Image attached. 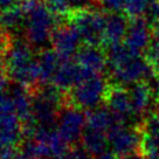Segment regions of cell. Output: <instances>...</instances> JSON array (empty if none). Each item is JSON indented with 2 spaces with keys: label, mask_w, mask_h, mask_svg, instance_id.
I'll return each instance as SVG.
<instances>
[{
  "label": "cell",
  "mask_w": 159,
  "mask_h": 159,
  "mask_svg": "<svg viewBox=\"0 0 159 159\" xmlns=\"http://www.w3.org/2000/svg\"><path fill=\"white\" fill-rule=\"evenodd\" d=\"M111 77L122 85H132L149 79L152 66L143 59L139 53L131 50L125 45L111 46L107 56Z\"/></svg>",
  "instance_id": "obj_1"
},
{
  "label": "cell",
  "mask_w": 159,
  "mask_h": 159,
  "mask_svg": "<svg viewBox=\"0 0 159 159\" xmlns=\"http://www.w3.org/2000/svg\"><path fill=\"white\" fill-rule=\"evenodd\" d=\"M26 10V19L22 33L26 41L34 49H45L52 45L57 30V16L46 2L39 0H22Z\"/></svg>",
  "instance_id": "obj_2"
},
{
  "label": "cell",
  "mask_w": 159,
  "mask_h": 159,
  "mask_svg": "<svg viewBox=\"0 0 159 159\" xmlns=\"http://www.w3.org/2000/svg\"><path fill=\"white\" fill-rule=\"evenodd\" d=\"M5 70L8 79L28 88L40 82L39 61L34 48L24 40L11 41L5 55Z\"/></svg>",
  "instance_id": "obj_3"
},
{
  "label": "cell",
  "mask_w": 159,
  "mask_h": 159,
  "mask_svg": "<svg viewBox=\"0 0 159 159\" xmlns=\"http://www.w3.org/2000/svg\"><path fill=\"white\" fill-rule=\"evenodd\" d=\"M109 90V85L101 74L85 75L68 91V101L82 110H94L107 99Z\"/></svg>",
  "instance_id": "obj_4"
},
{
  "label": "cell",
  "mask_w": 159,
  "mask_h": 159,
  "mask_svg": "<svg viewBox=\"0 0 159 159\" xmlns=\"http://www.w3.org/2000/svg\"><path fill=\"white\" fill-rule=\"evenodd\" d=\"M105 18L107 15L98 11L87 8L71 14L68 19L85 45L99 46L103 43Z\"/></svg>",
  "instance_id": "obj_5"
},
{
  "label": "cell",
  "mask_w": 159,
  "mask_h": 159,
  "mask_svg": "<svg viewBox=\"0 0 159 159\" xmlns=\"http://www.w3.org/2000/svg\"><path fill=\"white\" fill-rule=\"evenodd\" d=\"M24 138V123L6 97L0 103V150L18 148Z\"/></svg>",
  "instance_id": "obj_6"
},
{
  "label": "cell",
  "mask_w": 159,
  "mask_h": 159,
  "mask_svg": "<svg viewBox=\"0 0 159 159\" xmlns=\"http://www.w3.org/2000/svg\"><path fill=\"white\" fill-rule=\"evenodd\" d=\"M85 126L87 118L82 109L74 105H69L63 107L60 110L56 129L68 145L76 144L80 139H82Z\"/></svg>",
  "instance_id": "obj_7"
},
{
  "label": "cell",
  "mask_w": 159,
  "mask_h": 159,
  "mask_svg": "<svg viewBox=\"0 0 159 159\" xmlns=\"http://www.w3.org/2000/svg\"><path fill=\"white\" fill-rule=\"evenodd\" d=\"M108 139L112 153L119 156L137 152L142 144V134L139 131L125 123H119L110 130Z\"/></svg>",
  "instance_id": "obj_8"
},
{
  "label": "cell",
  "mask_w": 159,
  "mask_h": 159,
  "mask_svg": "<svg viewBox=\"0 0 159 159\" xmlns=\"http://www.w3.org/2000/svg\"><path fill=\"white\" fill-rule=\"evenodd\" d=\"M81 36L70 24L59 26L52 40L53 49L60 55L62 60H71L75 57V55L81 48Z\"/></svg>",
  "instance_id": "obj_9"
},
{
  "label": "cell",
  "mask_w": 159,
  "mask_h": 159,
  "mask_svg": "<svg viewBox=\"0 0 159 159\" xmlns=\"http://www.w3.org/2000/svg\"><path fill=\"white\" fill-rule=\"evenodd\" d=\"M151 33L148 21L142 18H134L129 22L128 30L124 38V45L136 53L148 49L151 40Z\"/></svg>",
  "instance_id": "obj_10"
},
{
  "label": "cell",
  "mask_w": 159,
  "mask_h": 159,
  "mask_svg": "<svg viewBox=\"0 0 159 159\" xmlns=\"http://www.w3.org/2000/svg\"><path fill=\"white\" fill-rule=\"evenodd\" d=\"M85 75L89 74H87L75 60H62L50 84H54L62 91H69Z\"/></svg>",
  "instance_id": "obj_11"
},
{
  "label": "cell",
  "mask_w": 159,
  "mask_h": 159,
  "mask_svg": "<svg viewBox=\"0 0 159 159\" xmlns=\"http://www.w3.org/2000/svg\"><path fill=\"white\" fill-rule=\"evenodd\" d=\"M75 61L87 74H101L108 66L107 56L98 46L85 45L75 55Z\"/></svg>",
  "instance_id": "obj_12"
},
{
  "label": "cell",
  "mask_w": 159,
  "mask_h": 159,
  "mask_svg": "<svg viewBox=\"0 0 159 159\" xmlns=\"http://www.w3.org/2000/svg\"><path fill=\"white\" fill-rule=\"evenodd\" d=\"M107 102L108 108L112 111V114L118 118L120 123H125V120L136 117L130 101L129 90H125L123 88H115L109 90Z\"/></svg>",
  "instance_id": "obj_13"
},
{
  "label": "cell",
  "mask_w": 159,
  "mask_h": 159,
  "mask_svg": "<svg viewBox=\"0 0 159 159\" xmlns=\"http://www.w3.org/2000/svg\"><path fill=\"white\" fill-rule=\"evenodd\" d=\"M128 26L129 24L126 19L119 13H111L107 15L103 43L108 45L109 47L120 43V41L125 38Z\"/></svg>",
  "instance_id": "obj_14"
},
{
  "label": "cell",
  "mask_w": 159,
  "mask_h": 159,
  "mask_svg": "<svg viewBox=\"0 0 159 159\" xmlns=\"http://www.w3.org/2000/svg\"><path fill=\"white\" fill-rule=\"evenodd\" d=\"M26 10L24 4H15L0 11V25L8 34H18L24 30Z\"/></svg>",
  "instance_id": "obj_15"
},
{
  "label": "cell",
  "mask_w": 159,
  "mask_h": 159,
  "mask_svg": "<svg viewBox=\"0 0 159 159\" xmlns=\"http://www.w3.org/2000/svg\"><path fill=\"white\" fill-rule=\"evenodd\" d=\"M39 61L40 83L50 84L57 68L60 67L62 59L54 49H41V53L38 55Z\"/></svg>",
  "instance_id": "obj_16"
},
{
  "label": "cell",
  "mask_w": 159,
  "mask_h": 159,
  "mask_svg": "<svg viewBox=\"0 0 159 159\" xmlns=\"http://www.w3.org/2000/svg\"><path fill=\"white\" fill-rule=\"evenodd\" d=\"M129 95L134 116L145 114L153 102L152 87L142 82L131 85L129 89Z\"/></svg>",
  "instance_id": "obj_17"
},
{
  "label": "cell",
  "mask_w": 159,
  "mask_h": 159,
  "mask_svg": "<svg viewBox=\"0 0 159 159\" xmlns=\"http://www.w3.org/2000/svg\"><path fill=\"white\" fill-rule=\"evenodd\" d=\"M120 122L109 108H96L87 117V128L109 134L110 130Z\"/></svg>",
  "instance_id": "obj_18"
},
{
  "label": "cell",
  "mask_w": 159,
  "mask_h": 159,
  "mask_svg": "<svg viewBox=\"0 0 159 159\" xmlns=\"http://www.w3.org/2000/svg\"><path fill=\"white\" fill-rule=\"evenodd\" d=\"M82 144L93 156L97 157L99 154L107 152V149L109 148L108 134L85 126L82 136Z\"/></svg>",
  "instance_id": "obj_19"
},
{
  "label": "cell",
  "mask_w": 159,
  "mask_h": 159,
  "mask_svg": "<svg viewBox=\"0 0 159 159\" xmlns=\"http://www.w3.org/2000/svg\"><path fill=\"white\" fill-rule=\"evenodd\" d=\"M45 2L55 14L69 18L76 12L90 8L94 0H45Z\"/></svg>",
  "instance_id": "obj_20"
},
{
  "label": "cell",
  "mask_w": 159,
  "mask_h": 159,
  "mask_svg": "<svg viewBox=\"0 0 159 159\" xmlns=\"http://www.w3.org/2000/svg\"><path fill=\"white\" fill-rule=\"evenodd\" d=\"M148 61L152 68L159 70V22H156L151 33V40L148 47Z\"/></svg>",
  "instance_id": "obj_21"
},
{
  "label": "cell",
  "mask_w": 159,
  "mask_h": 159,
  "mask_svg": "<svg viewBox=\"0 0 159 159\" xmlns=\"http://www.w3.org/2000/svg\"><path fill=\"white\" fill-rule=\"evenodd\" d=\"M153 0H125L124 11L130 16L138 18L142 14H145L149 6Z\"/></svg>",
  "instance_id": "obj_22"
},
{
  "label": "cell",
  "mask_w": 159,
  "mask_h": 159,
  "mask_svg": "<svg viewBox=\"0 0 159 159\" xmlns=\"http://www.w3.org/2000/svg\"><path fill=\"white\" fill-rule=\"evenodd\" d=\"M144 136L159 139V115H151L144 123Z\"/></svg>",
  "instance_id": "obj_23"
},
{
  "label": "cell",
  "mask_w": 159,
  "mask_h": 159,
  "mask_svg": "<svg viewBox=\"0 0 159 159\" xmlns=\"http://www.w3.org/2000/svg\"><path fill=\"white\" fill-rule=\"evenodd\" d=\"M60 159H93V154L82 145L68 149Z\"/></svg>",
  "instance_id": "obj_24"
},
{
  "label": "cell",
  "mask_w": 159,
  "mask_h": 159,
  "mask_svg": "<svg viewBox=\"0 0 159 159\" xmlns=\"http://www.w3.org/2000/svg\"><path fill=\"white\" fill-rule=\"evenodd\" d=\"M98 4L103 10L108 11L110 13H118L124 11L125 0H97Z\"/></svg>",
  "instance_id": "obj_25"
},
{
  "label": "cell",
  "mask_w": 159,
  "mask_h": 159,
  "mask_svg": "<svg viewBox=\"0 0 159 159\" xmlns=\"http://www.w3.org/2000/svg\"><path fill=\"white\" fill-rule=\"evenodd\" d=\"M145 14L148 15L150 21H152L153 24L159 22V2L158 1H152V4L149 6L148 11L145 12Z\"/></svg>",
  "instance_id": "obj_26"
},
{
  "label": "cell",
  "mask_w": 159,
  "mask_h": 159,
  "mask_svg": "<svg viewBox=\"0 0 159 159\" xmlns=\"http://www.w3.org/2000/svg\"><path fill=\"white\" fill-rule=\"evenodd\" d=\"M11 84L8 82V76H5L0 73V103L7 97Z\"/></svg>",
  "instance_id": "obj_27"
},
{
  "label": "cell",
  "mask_w": 159,
  "mask_h": 159,
  "mask_svg": "<svg viewBox=\"0 0 159 159\" xmlns=\"http://www.w3.org/2000/svg\"><path fill=\"white\" fill-rule=\"evenodd\" d=\"M8 38H10V36H8V33L2 28V26L0 25V45H2V46L10 45L11 41Z\"/></svg>",
  "instance_id": "obj_28"
},
{
  "label": "cell",
  "mask_w": 159,
  "mask_h": 159,
  "mask_svg": "<svg viewBox=\"0 0 159 159\" xmlns=\"http://www.w3.org/2000/svg\"><path fill=\"white\" fill-rule=\"evenodd\" d=\"M7 47H8V46L0 45V71L5 69V55H6Z\"/></svg>",
  "instance_id": "obj_29"
},
{
  "label": "cell",
  "mask_w": 159,
  "mask_h": 159,
  "mask_svg": "<svg viewBox=\"0 0 159 159\" xmlns=\"http://www.w3.org/2000/svg\"><path fill=\"white\" fill-rule=\"evenodd\" d=\"M16 4V0H0V11L8 8Z\"/></svg>",
  "instance_id": "obj_30"
},
{
  "label": "cell",
  "mask_w": 159,
  "mask_h": 159,
  "mask_svg": "<svg viewBox=\"0 0 159 159\" xmlns=\"http://www.w3.org/2000/svg\"><path fill=\"white\" fill-rule=\"evenodd\" d=\"M118 159H145V158H144V156L137 153V152H134V153L125 154V156H120Z\"/></svg>",
  "instance_id": "obj_31"
},
{
  "label": "cell",
  "mask_w": 159,
  "mask_h": 159,
  "mask_svg": "<svg viewBox=\"0 0 159 159\" xmlns=\"http://www.w3.org/2000/svg\"><path fill=\"white\" fill-rule=\"evenodd\" d=\"M115 153H109V152H104V153L97 156V159H115Z\"/></svg>",
  "instance_id": "obj_32"
},
{
  "label": "cell",
  "mask_w": 159,
  "mask_h": 159,
  "mask_svg": "<svg viewBox=\"0 0 159 159\" xmlns=\"http://www.w3.org/2000/svg\"><path fill=\"white\" fill-rule=\"evenodd\" d=\"M146 158H148V159H159V153H157V154H151V156H148Z\"/></svg>",
  "instance_id": "obj_33"
},
{
  "label": "cell",
  "mask_w": 159,
  "mask_h": 159,
  "mask_svg": "<svg viewBox=\"0 0 159 159\" xmlns=\"http://www.w3.org/2000/svg\"><path fill=\"white\" fill-rule=\"evenodd\" d=\"M157 110H158V115H159V94H158V98H157Z\"/></svg>",
  "instance_id": "obj_34"
}]
</instances>
